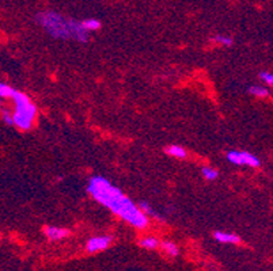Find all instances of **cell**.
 I'll return each mask as SVG.
<instances>
[{
	"instance_id": "cell-17",
	"label": "cell",
	"mask_w": 273,
	"mask_h": 271,
	"mask_svg": "<svg viewBox=\"0 0 273 271\" xmlns=\"http://www.w3.org/2000/svg\"><path fill=\"white\" fill-rule=\"evenodd\" d=\"M258 78H260V80L266 83L268 85L273 84V75L270 74V72H268V71H262V72H260Z\"/></svg>"
},
{
	"instance_id": "cell-6",
	"label": "cell",
	"mask_w": 273,
	"mask_h": 271,
	"mask_svg": "<svg viewBox=\"0 0 273 271\" xmlns=\"http://www.w3.org/2000/svg\"><path fill=\"white\" fill-rule=\"evenodd\" d=\"M44 235H45L49 240L57 241L64 239V237L70 236V231L66 228H59V227H52V225H49V227H45V228H44Z\"/></svg>"
},
{
	"instance_id": "cell-11",
	"label": "cell",
	"mask_w": 273,
	"mask_h": 271,
	"mask_svg": "<svg viewBox=\"0 0 273 271\" xmlns=\"http://www.w3.org/2000/svg\"><path fill=\"white\" fill-rule=\"evenodd\" d=\"M160 241L154 236H145L139 240V245L144 250H156L159 247Z\"/></svg>"
},
{
	"instance_id": "cell-15",
	"label": "cell",
	"mask_w": 273,
	"mask_h": 271,
	"mask_svg": "<svg viewBox=\"0 0 273 271\" xmlns=\"http://www.w3.org/2000/svg\"><path fill=\"white\" fill-rule=\"evenodd\" d=\"M212 39H214V42H216L218 45H222V47H227V48L231 47V45L234 43V41H233L231 37H227V35H222V34L214 35Z\"/></svg>"
},
{
	"instance_id": "cell-14",
	"label": "cell",
	"mask_w": 273,
	"mask_h": 271,
	"mask_svg": "<svg viewBox=\"0 0 273 271\" xmlns=\"http://www.w3.org/2000/svg\"><path fill=\"white\" fill-rule=\"evenodd\" d=\"M201 175L207 180H216L219 178V171L214 167H203L201 168Z\"/></svg>"
},
{
	"instance_id": "cell-10",
	"label": "cell",
	"mask_w": 273,
	"mask_h": 271,
	"mask_svg": "<svg viewBox=\"0 0 273 271\" xmlns=\"http://www.w3.org/2000/svg\"><path fill=\"white\" fill-rule=\"evenodd\" d=\"M137 206L140 208V210H141V212H143V213L145 214V216L152 217V218H155V220H158V221H164L163 216H162V214H160V213H158V212H156V210L154 209V208H152L151 205H150L149 202L141 201L140 204H139V205H137Z\"/></svg>"
},
{
	"instance_id": "cell-18",
	"label": "cell",
	"mask_w": 273,
	"mask_h": 271,
	"mask_svg": "<svg viewBox=\"0 0 273 271\" xmlns=\"http://www.w3.org/2000/svg\"><path fill=\"white\" fill-rule=\"evenodd\" d=\"M2 118H3V122L8 126H14V121H12V114L7 110H3V114H2Z\"/></svg>"
},
{
	"instance_id": "cell-12",
	"label": "cell",
	"mask_w": 273,
	"mask_h": 271,
	"mask_svg": "<svg viewBox=\"0 0 273 271\" xmlns=\"http://www.w3.org/2000/svg\"><path fill=\"white\" fill-rule=\"evenodd\" d=\"M249 94L250 95H253V97L256 98H268L269 97L270 91L266 87H264V85H250L249 87Z\"/></svg>"
},
{
	"instance_id": "cell-4",
	"label": "cell",
	"mask_w": 273,
	"mask_h": 271,
	"mask_svg": "<svg viewBox=\"0 0 273 271\" xmlns=\"http://www.w3.org/2000/svg\"><path fill=\"white\" fill-rule=\"evenodd\" d=\"M226 159L235 166H247L251 168H258L261 166V160L257 156L246 151H230L227 152Z\"/></svg>"
},
{
	"instance_id": "cell-8",
	"label": "cell",
	"mask_w": 273,
	"mask_h": 271,
	"mask_svg": "<svg viewBox=\"0 0 273 271\" xmlns=\"http://www.w3.org/2000/svg\"><path fill=\"white\" fill-rule=\"evenodd\" d=\"M164 152L167 153L169 156H172V157H176V159H186L187 152L186 149L181 145H177V144H173V145H169Z\"/></svg>"
},
{
	"instance_id": "cell-5",
	"label": "cell",
	"mask_w": 273,
	"mask_h": 271,
	"mask_svg": "<svg viewBox=\"0 0 273 271\" xmlns=\"http://www.w3.org/2000/svg\"><path fill=\"white\" fill-rule=\"evenodd\" d=\"M113 241V237L109 235H103V236H94L86 243V251L89 254H97L101 252L106 248L110 247V244Z\"/></svg>"
},
{
	"instance_id": "cell-1",
	"label": "cell",
	"mask_w": 273,
	"mask_h": 271,
	"mask_svg": "<svg viewBox=\"0 0 273 271\" xmlns=\"http://www.w3.org/2000/svg\"><path fill=\"white\" fill-rule=\"evenodd\" d=\"M87 191L98 204L105 206L112 213L132 225L133 228L145 229L149 227V216H145L140 208L122 193L121 189L112 185L109 179L99 175L93 176L89 180Z\"/></svg>"
},
{
	"instance_id": "cell-3",
	"label": "cell",
	"mask_w": 273,
	"mask_h": 271,
	"mask_svg": "<svg viewBox=\"0 0 273 271\" xmlns=\"http://www.w3.org/2000/svg\"><path fill=\"white\" fill-rule=\"evenodd\" d=\"M11 99L15 105V110L12 112L14 126L19 130H30L37 117V106L33 103L30 97L16 89L12 94Z\"/></svg>"
},
{
	"instance_id": "cell-7",
	"label": "cell",
	"mask_w": 273,
	"mask_h": 271,
	"mask_svg": "<svg viewBox=\"0 0 273 271\" xmlns=\"http://www.w3.org/2000/svg\"><path fill=\"white\" fill-rule=\"evenodd\" d=\"M214 239L218 243L222 244H239L241 243V237L237 233L233 232H223V231H216L214 232Z\"/></svg>"
},
{
	"instance_id": "cell-9",
	"label": "cell",
	"mask_w": 273,
	"mask_h": 271,
	"mask_svg": "<svg viewBox=\"0 0 273 271\" xmlns=\"http://www.w3.org/2000/svg\"><path fill=\"white\" fill-rule=\"evenodd\" d=\"M159 247L163 250V252L166 255L173 256V258H176V256L180 255V248H178V245H177L174 241L164 240L159 244Z\"/></svg>"
},
{
	"instance_id": "cell-13",
	"label": "cell",
	"mask_w": 273,
	"mask_h": 271,
	"mask_svg": "<svg viewBox=\"0 0 273 271\" xmlns=\"http://www.w3.org/2000/svg\"><path fill=\"white\" fill-rule=\"evenodd\" d=\"M82 26L85 27V30L86 31H97L101 29V20L95 19V18H87V19L82 20Z\"/></svg>"
},
{
	"instance_id": "cell-16",
	"label": "cell",
	"mask_w": 273,
	"mask_h": 271,
	"mask_svg": "<svg viewBox=\"0 0 273 271\" xmlns=\"http://www.w3.org/2000/svg\"><path fill=\"white\" fill-rule=\"evenodd\" d=\"M14 91H15V88H12L4 83H0V99H11Z\"/></svg>"
},
{
	"instance_id": "cell-2",
	"label": "cell",
	"mask_w": 273,
	"mask_h": 271,
	"mask_svg": "<svg viewBox=\"0 0 273 271\" xmlns=\"http://www.w3.org/2000/svg\"><path fill=\"white\" fill-rule=\"evenodd\" d=\"M35 20L48 34L56 39H75L78 42L89 41L90 33L85 30L80 20L67 19L55 11L39 12L35 16Z\"/></svg>"
},
{
	"instance_id": "cell-19",
	"label": "cell",
	"mask_w": 273,
	"mask_h": 271,
	"mask_svg": "<svg viewBox=\"0 0 273 271\" xmlns=\"http://www.w3.org/2000/svg\"><path fill=\"white\" fill-rule=\"evenodd\" d=\"M2 101H3V99H0V107H2Z\"/></svg>"
}]
</instances>
